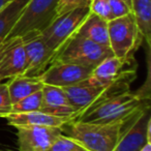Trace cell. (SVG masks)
<instances>
[{"label": "cell", "mask_w": 151, "mask_h": 151, "mask_svg": "<svg viewBox=\"0 0 151 151\" xmlns=\"http://www.w3.org/2000/svg\"><path fill=\"white\" fill-rule=\"evenodd\" d=\"M150 109V88L142 86L103 101L82 113L77 119L99 124L129 123L138 114Z\"/></svg>", "instance_id": "cell-1"}, {"label": "cell", "mask_w": 151, "mask_h": 151, "mask_svg": "<svg viewBox=\"0 0 151 151\" xmlns=\"http://www.w3.org/2000/svg\"><path fill=\"white\" fill-rule=\"evenodd\" d=\"M126 124L69 120L62 126V132L80 143L87 151H113Z\"/></svg>", "instance_id": "cell-2"}, {"label": "cell", "mask_w": 151, "mask_h": 151, "mask_svg": "<svg viewBox=\"0 0 151 151\" xmlns=\"http://www.w3.org/2000/svg\"><path fill=\"white\" fill-rule=\"evenodd\" d=\"M132 82L122 81L111 86L94 84L89 80L63 88L64 93L76 112V119L87 109L103 101L130 90Z\"/></svg>", "instance_id": "cell-3"}, {"label": "cell", "mask_w": 151, "mask_h": 151, "mask_svg": "<svg viewBox=\"0 0 151 151\" xmlns=\"http://www.w3.org/2000/svg\"><path fill=\"white\" fill-rule=\"evenodd\" d=\"M112 55L113 53L109 47L101 46L78 34H73L55 54L53 61L76 63L94 68L104 59Z\"/></svg>", "instance_id": "cell-4"}, {"label": "cell", "mask_w": 151, "mask_h": 151, "mask_svg": "<svg viewBox=\"0 0 151 151\" xmlns=\"http://www.w3.org/2000/svg\"><path fill=\"white\" fill-rule=\"evenodd\" d=\"M59 0H29L6 38L42 32L57 18Z\"/></svg>", "instance_id": "cell-5"}, {"label": "cell", "mask_w": 151, "mask_h": 151, "mask_svg": "<svg viewBox=\"0 0 151 151\" xmlns=\"http://www.w3.org/2000/svg\"><path fill=\"white\" fill-rule=\"evenodd\" d=\"M108 33L109 47L118 58L134 56L143 42L132 13L108 22Z\"/></svg>", "instance_id": "cell-6"}, {"label": "cell", "mask_w": 151, "mask_h": 151, "mask_svg": "<svg viewBox=\"0 0 151 151\" xmlns=\"http://www.w3.org/2000/svg\"><path fill=\"white\" fill-rule=\"evenodd\" d=\"M137 76V63L134 56L118 58L112 56L104 59L93 68L90 82L103 86H111L118 82H134Z\"/></svg>", "instance_id": "cell-7"}, {"label": "cell", "mask_w": 151, "mask_h": 151, "mask_svg": "<svg viewBox=\"0 0 151 151\" xmlns=\"http://www.w3.org/2000/svg\"><path fill=\"white\" fill-rule=\"evenodd\" d=\"M89 12V7H81L67 12L58 16L44 31L40 32L42 37L55 54L76 33Z\"/></svg>", "instance_id": "cell-8"}, {"label": "cell", "mask_w": 151, "mask_h": 151, "mask_svg": "<svg viewBox=\"0 0 151 151\" xmlns=\"http://www.w3.org/2000/svg\"><path fill=\"white\" fill-rule=\"evenodd\" d=\"M25 49L26 64L23 75L40 77L51 64L55 52L46 44L40 32H30L22 36Z\"/></svg>", "instance_id": "cell-9"}, {"label": "cell", "mask_w": 151, "mask_h": 151, "mask_svg": "<svg viewBox=\"0 0 151 151\" xmlns=\"http://www.w3.org/2000/svg\"><path fill=\"white\" fill-rule=\"evenodd\" d=\"M92 70V67L85 65L53 61L40 76V78L45 85L65 88L88 80Z\"/></svg>", "instance_id": "cell-10"}, {"label": "cell", "mask_w": 151, "mask_h": 151, "mask_svg": "<svg viewBox=\"0 0 151 151\" xmlns=\"http://www.w3.org/2000/svg\"><path fill=\"white\" fill-rule=\"evenodd\" d=\"M147 142H151L150 109L142 111L127 124L113 151H140Z\"/></svg>", "instance_id": "cell-11"}, {"label": "cell", "mask_w": 151, "mask_h": 151, "mask_svg": "<svg viewBox=\"0 0 151 151\" xmlns=\"http://www.w3.org/2000/svg\"><path fill=\"white\" fill-rule=\"evenodd\" d=\"M26 56L22 37L5 38L0 44V77L2 80L23 75Z\"/></svg>", "instance_id": "cell-12"}, {"label": "cell", "mask_w": 151, "mask_h": 151, "mask_svg": "<svg viewBox=\"0 0 151 151\" xmlns=\"http://www.w3.org/2000/svg\"><path fill=\"white\" fill-rule=\"evenodd\" d=\"M16 128L19 151H46L53 141L63 134L62 127L21 126Z\"/></svg>", "instance_id": "cell-13"}, {"label": "cell", "mask_w": 151, "mask_h": 151, "mask_svg": "<svg viewBox=\"0 0 151 151\" xmlns=\"http://www.w3.org/2000/svg\"><path fill=\"white\" fill-rule=\"evenodd\" d=\"M42 101L40 112L66 120L76 119V112L71 108L68 99L61 87L44 85L42 89Z\"/></svg>", "instance_id": "cell-14"}, {"label": "cell", "mask_w": 151, "mask_h": 151, "mask_svg": "<svg viewBox=\"0 0 151 151\" xmlns=\"http://www.w3.org/2000/svg\"><path fill=\"white\" fill-rule=\"evenodd\" d=\"M7 123L14 127L21 126H49V127H62L68 120L52 116L40 111L28 113H9L5 115Z\"/></svg>", "instance_id": "cell-15"}, {"label": "cell", "mask_w": 151, "mask_h": 151, "mask_svg": "<svg viewBox=\"0 0 151 151\" xmlns=\"http://www.w3.org/2000/svg\"><path fill=\"white\" fill-rule=\"evenodd\" d=\"M75 34L87 38L105 47H109L108 21L89 12ZM110 48V47H109Z\"/></svg>", "instance_id": "cell-16"}, {"label": "cell", "mask_w": 151, "mask_h": 151, "mask_svg": "<svg viewBox=\"0 0 151 151\" xmlns=\"http://www.w3.org/2000/svg\"><path fill=\"white\" fill-rule=\"evenodd\" d=\"M6 85L12 105H13L20 99L42 90L45 84L40 77H27V76L21 75L9 79Z\"/></svg>", "instance_id": "cell-17"}, {"label": "cell", "mask_w": 151, "mask_h": 151, "mask_svg": "<svg viewBox=\"0 0 151 151\" xmlns=\"http://www.w3.org/2000/svg\"><path fill=\"white\" fill-rule=\"evenodd\" d=\"M132 13L139 33L148 47L151 44V0H132Z\"/></svg>", "instance_id": "cell-18"}, {"label": "cell", "mask_w": 151, "mask_h": 151, "mask_svg": "<svg viewBox=\"0 0 151 151\" xmlns=\"http://www.w3.org/2000/svg\"><path fill=\"white\" fill-rule=\"evenodd\" d=\"M29 0H12L0 9V44L9 36Z\"/></svg>", "instance_id": "cell-19"}, {"label": "cell", "mask_w": 151, "mask_h": 151, "mask_svg": "<svg viewBox=\"0 0 151 151\" xmlns=\"http://www.w3.org/2000/svg\"><path fill=\"white\" fill-rule=\"evenodd\" d=\"M42 101V90L34 92L12 105L11 113H28V112L40 111Z\"/></svg>", "instance_id": "cell-20"}, {"label": "cell", "mask_w": 151, "mask_h": 151, "mask_svg": "<svg viewBox=\"0 0 151 151\" xmlns=\"http://www.w3.org/2000/svg\"><path fill=\"white\" fill-rule=\"evenodd\" d=\"M46 151H87L80 143L73 138L61 134L53 141Z\"/></svg>", "instance_id": "cell-21"}, {"label": "cell", "mask_w": 151, "mask_h": 151, "mask_svg": "<svg viewBox=\"0 0 151 151\" xmlns=\"http://www.w3.org/2000/svg\"><path fill=\"white\" fill-rule=\"evenodd\" d=\"M89 11L90 13L99 16L108 22L112 20L111 6H110L109 0H91Z\"/></svg>", "instance_id": "cell-22"}, {"label": "cell", "mask_w": 151, "mask_h": 151, "mask_svg": "<svg viewBox=\"0 0 151 151\" xmlns=\"http://www.w3.org/2000/svg\"><path fill=\"white\" fill-rule=\"evenodd\" d=\"M91 0H59L57 5V17L67 12L81 7H89Z\"/></svg>", "instance_id": "cell-23"}, {"label": "cell", "mask_w": 151, "mask_h": 151, "mask_svg": "<svg viewBox=\"0 0 151 151\" xmlns=\"http://www.w3.org/2000/svg\"><path fill=\"white\" fill-rule=\"evenodd\" d=\"M12 111V101L7 90L6 83L0 82V118L9 114Z\"/></svg>", "instance_id": "cell-24"}, {"label": "cell", "mask_w": 151, "mask_h": 151, "mask_svg": "<svg viewBox=\"0 0 151 151\" xmlns=\"http://www.w3.org/2000/svg\"><path fill=\"white\" fill-rule=\"evenodd\" d=\"M109 1L111 6L112 20L132 13V7L122 0H109Z\"/></svg>", "instance_id": "cell-25"}, {"label": "cell", "mask_w": 151, "mask_h": 151, "mask_svg": "<svg viewBox=\"0 0 151 151\" xmlns=\"http://www.w3.org/2000/svg\"><path fill=\"white\" fill-rule=\"evenodd\" d=\"M140 151H151V142H147Z\"/></svg>", "instance_id": "cell-26"}, {"label": "cell", "mask_w": 151, "mask_h": 151, "mask_svg": "<svg viewBox=\"0 0 151 151\" xmlns=\"http://www.w3.org/2000/svg\"><path fill=\"white\" fill-rule=\"evenodd\" d=\"M11 1H12V0H0V9H3V7H4L7 3L11 2Z\"/></svg>", "instance_id": "cell-27"}, {"label": "cell", "mask_w": 151, "mask_h": 151, "mask_svg": "<svg viewBox=\"0 0 151 151\" xmlns=\"http://www.w3.org/2000/svg\"><path fill=\"white\" fill-rule=\"evenodd\" d=\"M122 1H124L125 3H127V4L132 7V0H122Z\"/></svg>", "instance_id": "cell-28"}, {"label": "cell", "mask_w": 151, "mask_h": 151, "mask_svg": "<svg viewBox=\"0 0 151 151\" xmlns=\"http://www.w3.org/2000/svg\"><path fill=\"white\" fill-rule=\"evenodd\" d=\"M1 81H2V79H1V77H0V82H1Z\"/></svg>", "instance_id": "cell-29"}]
</instances>
